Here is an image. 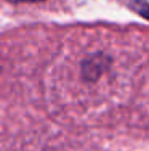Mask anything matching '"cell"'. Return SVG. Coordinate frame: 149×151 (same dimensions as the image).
I'll return each instance as SVG.
<instances>
[{
  "mask_svg": "<svg viewBox=\"0 0 149 151\" xmlns=\"http://www.w3.org/2000/svg\"><path fill=\"white\" fill-rule=\"evenodd\" d=\"M8 2H43V0H8Z\"/></svg>",
  "mask_w": 149,
  "mask_h": 151,
  "instance_id": "cell-1",
  "label": "cell"
}]
</instances>
